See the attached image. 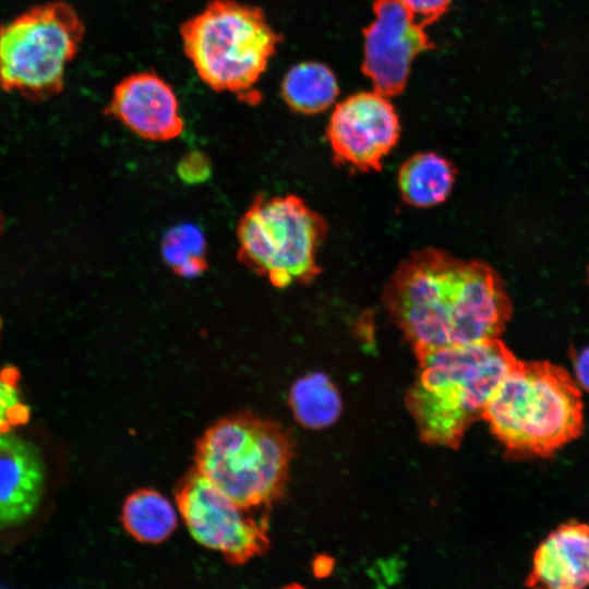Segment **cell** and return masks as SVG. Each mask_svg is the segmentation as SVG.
<instances>
[{"mask_svg": "<svg viewBox=\"0 0 589 589\" xmlns=\"http://www.w3.org/2000/svg\"><path fill=\"white\" fill-rule=\"evenodd\" d=\"M422 25L438 20L447 10L450 0H399Z\"/></svg>", "mask_w": 589, "mask_h": 589, "instance_id": "cell-21", "label": "cell"}, {"mask_svg": "<svg viewBox=\"0 0 589 589\" xmlns=\"http://www.w3.org/2000/svg\"><path fill=\"white\" fill-rule=\"evenodd\" d=\"M456 178L454 165L432 153L409 157L398 171V189L402 200L414 207L429 208L442 204L450 194Z\"/></svg>", "mask_w": 589, "mask_h": 589, "instance_id": "cell-14", "label": "cell"}, {"mask_svg": "<svg viewBox=\"0 0 589 589\" xmlns=\"http://www.w3.org/2000/svg\"><path fill=\"white\" fill-rule=\"evenodd\" d=\"M183 51L199 77L215 92L259 101L254 86L281 41L259 7L212 0L180 26Z\"/></svg>", "mask_w": 589, "mask_h": 589, "instance_id": "cell-5", "label": "cell"}, {"mask_svg": "<svg viewBox=\"0 0 589 589\" xmlns=\"http://www.w3.org/2000/svg\"><path fill=\"white\" fill-rule=\"evenodd\" d=\"M3 224H4V220H3V217H2V215L0 213V233H1L2 229H3Z\"/></svg>", "mask_w": 589, "mask_h": 589, "instance_id": "cell-23", "label": "cell"}, {"mask_svg": "<svg viewBox=\"0 0 589 589\" xmlns=\"http://www.w3.org/2000/svg\"><path fill=\"white\" fill-rule=\"evenodd\" d=\"M383 303L417 357L498 338L512 316L505 286L489 264L433 248L399 264L384 288Z\"/></svg>", "mask_w": 589, "mask_h": 589, "instance_id": "cell-1", "label": "cell"}, {"mask_svg": "<svg viewBox=\"0 0 589 589\" xmlns=\"http://www.w3.org/2000/svg\"><path fill=\"white\" fill-rule=\"evenodd\" d=\"M161 256L175 274L184 278L200 276L208 269L205 236L191 223L178 224L163 236Z\"/></svg>", "mask_w": 589, "mask_h": 589, "instance_id": "cell-18", "label": "cell"}, {"mask_svg": "<svg viewBox=\"0 0 589 589\" xmlns=\"http://www.w3.org/2000/svg\"><path fill=\"white\" fill-rule=\"evenodd\" d=\"M482 419L508 450L544 457L580 435L584 405L578 385L563 368L517 361Z\"/></svg>", "mask_w": 589, "mask_h": 589, "instance_id": "cell-3", "label": "cell"}, {"mask_svg": "<svg viewBox=\"0 0 589 589\" xmlns=\"http://www.w3.org/2000/svg\"><path fill=\"white\" fill-rule=\"evenodd\" d=\"M175 505L154 489H140L128 495L121 509V522L136 541L156 544L168 539L177 528Z\"/></svg>", "mask_w": 589, "mask_h": 589, "instance_id": "cell-15", "label": "cell"}, {"mask_svg": "<svg viewBox=\"0 0 589 589\" xmlns=\"http://www.w3.org/2000/svg\"><path fill=\"white\" fill-rule=\"evenodd\" d=\"M339 93L332 70L318 62H301L286 73L281 83L285 103L294 111L314 115L327 109Z\"/></svg>", "mask_w": 589, "mask_h": 589, "instance_id": "cell-16", "label": "cell"}, {"mask_svg": "<svg viewBox=\"0 0 589 589\" xmlns=\"http://www.w3.org/2000/svg\"><path fill=\"white\" fill-rule=\"evenodd\" d=\"M105 112L148 141L173 140L184 128L175 91L153 71L122 79L115 86Z\"/></svg>", "mask_w": 589, "mask_h": 589, "instance_id": "cell-11", "label": "cell"}, {"mask_svg": "<svg viewBox=\"0 0 589 589\" xmlns=\"http://www.w3.org/2000/svg\"><path fill=\"white\" fill-rule=\"evenodd\" d=\"M291 458V440L278 423L238 412L205 430L193 469L240 505L266 509L285 491Z\"/></svg>", "mask_w": 589, "mask_h": 589, "instance_id": "cell-4", "label": "cell"}, {"mask_svg": "<svg viewBox=\"0 0 589 589\" xmlns=\"http://www.w3.org/2000/svg\"><path fill=\"white\" fill-rule=\"evenodd\" d=\"M324 218L299 196L257 195L236 229L237 259L277 288L308 284L321 273Z\"/></svg>", "mask_w": 589, "mask_h": 589, "instance_id": "cell-6", "label": "cell"}, {"mask_svg": "<svg viewBox=\"0 0 589 589\" xmlns=\"http://www.w3.org/2000/svg\"><path fill=\"white\" fill-rule=\"evenodd\" d=\"M72 5L51 1L0 25V88L43 100L61 93L67 65L83 41Z\"/></svg>", "mask_w": 589, "mask_h": 589, "instance_id": "cell-7", "label": "cell"}, {"mask_svg": "<svg viewBox=\"0 0 589 589\" xmlns=\"http://www.w3.org/2000/svg\"><path fill=\"white\" fill-rule=\"evenodd\" d=\"M176 504L192 538L232 565L244 564L269 546L265 508L240 505L194 469L180 480Z\"/></svg>", "mask_w": 589, "mask_h": 589, "instance_id": "cell-8", "label": "cell"}, {"mask_svg": "<svg viewBox=\"0 0 589 589\" xmlns=\"http://www.w3.org/2000/svg\"><path fill=\"white\" fill-rule=\"evenodd\" d=\"M19 380V371L14 368L0 372V434L11 432L29 420L31 411L22 401Z\"/></svg>", "mask_w": 589, "mask_h": 589, "instance_id": "cell-19", "label": "cell"}, {"mask_svg": "<svg viewBox=\"0 0 589 589\" xmlns=\"http://www.w3.org/2000/svg\"><path fill=\"white\" fill-rule=\"evenodd\" d=\"M406 395L425 443L456 448L517 360L498 338L438 348L419 357Z\"/></svg>", "mask_w": 589, "mask_h": 589, "instance_id": "cell-2", "label": "cell"}, {"mask_svg": "<svg viewBox=\"0 0 589 589\" xmlns=\"http://www.w3.org/2000/svg\"><path fill=\"white\" fill-rule=\"evenodd\" d=\"M373 11L375 20L363 29L362 72L376 93L394 97L404 92L414 58L434 45L399 0H375Z\"/></svg>", "mask_w": 589, "mask_h": 589, "instance_id": "cell-10", "label": "cell"}, {"mask_svg": "<svg viewBox=\"0 0 589 589\" xmlns=\"http://www.w3.org/2000/svg\"><path fill=\"white\" fill-rule=\"evenodd\" d=\"M45 483L46 466L38 447L9 432L0 434V527L32 517Z\"/></svg>", "mask_w": 589, "mask_h": 589, "instance_id": "cell-12", "label": "cell"}, {"mask_svg": "<svg viewBox=\"0 0 589 589\" xmlns=\"http://www.w3.org/2000/svg\"><path fill=\"white\" fill-rule=\"evenodd\" d=\"M177 172L180 179L187 183L204 182L212 173L211 160L201 151L189 152L179 161Z\"/></svg>", "mask_w": 589, "mask_h": 589, "instance_id": "cell-20", "label": "cell"}, {"mask_svg": "<svg viewBox=\"0 0 589 589\" xmlns=\"http://www.w3.org/2000/svg\"><path fill=\"white\" fill-rule=\"evenodd\" d=\"M528 587L577 589L589 586V526L565 524L538 546Z\"/></svg>", "mask_w": 589, "mask_h": 589, "instance_id": "cell-13", "label": "cell"}, {"mask_svg": "<svg viewBox=\"0 0 589 589\" xmlns=\"http://www.w3.org/2000/svg\"><path fill=\"white\" fill-rule=\"evenodd\" d=\"M289 404L297 421L310 429H323L340 416V395L323 373L306 374L297 380L289 393Z\"/></svg>", "mask_w": 589, "mask_h": 589, "instance_id": "cell-17", "label": "cell"}, {"mask_svg": "<svg viewBox=\"0 0 589 589\" xmlns=\"http://www.w3.org/2000/svg\"><path fill=\"white\" fill-rule=\"evenodd\" d=\"M575 373L580 386L589 393V347L579 353L575 362Z\"/></svg>", "mask_w": 589, "mask_h": 589, "instance_id": "cell-22", "label": "cell"}, {"mask_svg": "<svg viewBox=\"0 0 589 589\" xmlns=\"http://www.w3.org/2000/svg\"><path fill=\"white\" fill-rule=\"evenodd\" d=\"M400 136V122L387 97L360 92L339 103L327 139L337 163L359 171H378Z\"/></svg>", "mask_w": 589, "mask_h": 589, "instance_id": "cell-9", "label": "cell"}]
</instances>
